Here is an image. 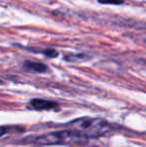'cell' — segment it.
Listing matches in <instances>:
<instances>
[{
    "label": "cell",
    "mask_w": 146,
    "mask_h": 147,
    "mask_svg": "<svg viewBox=\"0 0 146 147\" xmlns=\"http://www.w3.org/2000/svg\"><path fill=\"white\" fill-rule=\"evenodd\" d=\"M68 127L89 137H98L115 129L114 124L101 118L82 117L68 123Z\"/></svg>",
    "instance_id": "cell-1"
},
{
    "label": "cell",
    "mask_w": 146,
    "mask_h": 147,
    "mask_svg": "<svg viewBox=\"0 0 146 147\" xmlns=\"http://www.w3.org/2000/svg\"><path fill=\"white\" fill-rule=\"evenodd\" d=\"M88 140L85 135L75 130H62L34 137L31 142L38 145H70L84 143Z\"/></svg>",
    "instance_id": "cell-2"
},
{
    "label": "cell",
    "mask_w": 146,
    "mask_h": 147,
    "mask_svg": "<svg viewBox=\"0 0 146 147\" xmlns=\"http://www.w3.org/2000/svg\"><path fill=\"white\" fill-rule=\"evenodd\" d=\"M30 105L36 110H53L58 107V104L54 101H49L40 98L32 99L30 101Z\"/></svg>",
    "instance_id": "cell-3"
},
{
    "label": "cell",
    "mask_w": 146,
    "mask_h": 147,
    "mask_svg": "<svg viewBox=\"0 0 146 147\" xmlns=\"http://www.w3.org/2000/svg\"><path fill=\"white\" fill-rule=\"evenodd\" d=\"M24 68L27 70H31L34 72H39V73H43V72L47 71V66L43 63H39V62H33V61H26L24 63Z\"/></svg>",
    "instance_id": "cell-4"
},
{
    "label": "cell",
    "mask_w": 146,
    "mask_h": 147,
    "mask_svg": "<svg viewBox=\"0 0 146 147\" xmlns=\"http://www.w3.org/2000/svg\"><path fill=\"white\" fill-rule=\"evenodd\" d=\"M43 54L46 55L47 57H50V58H54L58 55V52L54 49H47V50L43 51Z\"/></svg>",
    "instance_id": "cell-5"
},
{
    "label": "cell",
    "mask_w": 146,
    "mask_h": 147,
    "mask_svg": "<svg viewBox=\"0 0 146 147\" xmlns=\"http://www.w3.org/2000/svg\"><path fill=\"white\" fill-rule=\"evenodd\" d=\"M98 2L102 4H115V5H118V4H122L123 0H98Z\"/></svg>",
    "instance_id": "cell-6"
},
{
    "label": "cell",
    "mask_w": 146,
    "mask_h": 147,
    "mask_svg": "<svg viewBox=\"0 0 146 147\" xmlns=\"http://www.w3.org/2000/svg\"><path fill=\"white\" fill-rule=\"evenodd\" d=\"M7 130H8V128L5 127V126H0V137H1L2 135H4V134L7 133Z\"/></svg>",
    "instance_id": "cell-7"
},
{
    "label": "cell",
    "mask_w": 146,
    "mask_h": 147,
    "mask_svg": "<svg viewBox=\"0 0 146 147\" xmlns=\"http://www.w3.org/2000/svg\"><path fill=\"white\" fill-rule=\"evenodd\" d=\"M2 83V81H1V80H0V84H1Z\"/></svg>",
    "instance_id": "cell-8"
}]
</instances>
